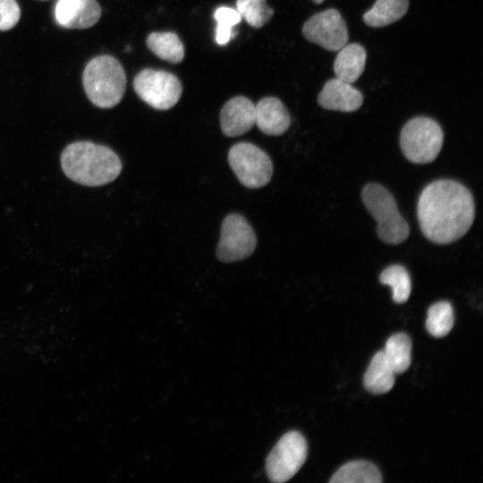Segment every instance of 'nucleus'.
I'll list each match as a JSON object with an SVG mask.
<instances>
[{
  "label": "nucleus",
  "mask_w": 483,
  "mask_h": 483,
  "mask_svg": "<svg viewBox=\"0 0 483 483\" xmlns=\"http://www.w3.org/2000/svg\"><path fill=\"white\" fill-rule=\"evenodd\" d=\"M367 52L358 44H346L338 50L334 62V72L336 78L352 84L362 74L365 67Z\"/></svg>",
  "instance_id": "obj_15"
},
{
  "label": "nucleus",
  "mask_w": 483,
  "mask_h": 483,
  "mask_svg": "<svg viewBox=\"0 0 483 483\" xmlns=\"http://www.w3.org/2000/svg\"><path fill=\"white\" fill-rule=\"evenodd\" d=\"M146 42L149 50L165 61L178 64L183 59V44L174 32H152Z\"/></svg>",
  "instance_id": "obj_19"
},
{
  "label": "nucleus",
  "mask_w": 483,
  "mask_h": 483,
  "mask_svg": "<svg viewBox=\"0 0 483 483\" xmlns=\"http://www.w3.org/2000/svg\"><path fill=\"white\" fill-rule=\"evenodd\" d=\"M42 1H44V0H42Z\"/></svg>",
  "instance_id": "obj_27"
},
{
  "label": "nucleus",
  "mask_w": 483,
  "mask_h": 483,
  "mask_svg": "<svg viewBox=\"0 0 483 483\" xmlns=\"http://www.w3.org/2000/svg\"><path fill=\"white\" fill-rule=\"evenodd\" d=\"M257 239L252 227L239 214L228 215L222 223L217 258L225 263L240 261L255 250Z\"/></svg>",
  "instance_id": "obj_9"
},
{
  "label": "nucleus",
  "mask_w": 483,
  "mask_h": 483,
  "mask_svg": "<svg viewBox=\"0 0 483 483\" xmlns=\"http://www.w3.org/2000/svg\"><path fill=\"white\" fill-rule=\"evenodd\" d=\"M454 323L453 309L447 301H438L428 310L426 328L435 337L446 335Z\"/></svg>",
  "instance_id": "obj_21"
},
{
  "label": "nucleus",
  "mask_w": 483,
  "mask_h": 483,
  "mask_svg": "<svg viewBox=\"0 0 483 483\" xmlns=\"http://www.w3.org/2000/svg\"><path fill=\"white\" fill-rule=\"evenodd\" d=\"M302 34L309 42L329 51H338L349 39L346 23L335 9L312 15L304 23Z\"/></svg>",
  "instance_id": "obj_10"
},
{
  "label": "nucleus",
  "mask_w": 483,
  "mask_h": 483,
  "mask_svg": "<svg viewBox=\"0 0 483 483\" xmlns=\"http://www.w3.org/2000/svg\"><path fill=\"white\" fill-rule=\"evenodd\" d=\"M421 232L429 241L448 244L470 228L475 215L470 191L458 182L438 180L421 192L417 206Z\"/></svg>",
  "instance_id": "obj_1"
},
{
  "label": "nucleus",
  "mask_w": 483,
  "mask_h": 483,
  "mask_svg": "<svg viewBox=\"0 0 483 483\" xmlns=\"http://www.w3.org/2000/svg\"><path fill=\"white\" fill-rule=\"evenodd\" d=\"M61 165L72 181L86 186H101L115 180L122 163L109 148L91 141H76L62 153Z\"/></svg>",
  "instance_id": "obj_2"
},
{
  "label": "nucleus",
  "mask_w": 483,
  "mask_h": 483,
  "mask_svg": "<svg viewBox=\"0 0 483 483\" xmlns=\"http://www.w3.org/2000/svg\"><path fill=\"white\" fill-rule=\"evenodd\" d=\"M229 165L242 184L250 189L267 185L273 174L269 156L256 145L239 142L228 152Z\"/></svg>",
  "instance_id": "obj_6"
},
{
  "label": "nucleus",
  "mask_w": 483,
  "mask_h": 483,
  "mask_svg": "<svg viewBox=\"0 0 483 483\" xmlns=\"http://www.w3.org/2000/svg\"><path fill=\"white\" fill-rule=\"evenodd\" d=\"M443 141L441 126L429 117H414L401 131L402 151L409 161L415 164L434 161L442 148Z\"/></svg>",
  "instance_id": "obj_5"
},
{
  "label": "nucleus",
  "mask_w": 483,
  "mask_h": 483,
  "mask_svg": "<svg viewBox=\"0 0 483 483\" xmlns=\"http://www.w3.org/2000/svg\"><path fill=\"white\" fill-rule=\"evenodd\" d=\"M236 10L242 19L254 28L264 26L274 14L266 0H237Z\"/></svg>",
  "instance_id": "obj_23"
},
{
  "label": "nucleus",
  "mask_w": 483,
  "mask_h": 483,
  "mask_svg": "<svg viewBox=\"0 0 483 483\" xmlns=\"http://www.w3.org/2000/svg\"><path fill=\"white\" fill-rule=\"evenodd\" d=\"M137 95L150 106L166 110L179 101L182 88L179 79L165 71L144 69L133 80Z\"/></svg>",
  "instance_id": "obj_8"
},
{
  "label": "nucleus",
  "mask_w": 483,
  "mask_h": 483,
  "mask_svg": "<svg viewBox=\"0 0 483 483\" xmlns=\"http://www.w3.org/2000/svg\"><path fill=\"white\" fill-rule=\"evenodd\" d=\"M409 8V0H377L363 14V21L372 28H381L397 21Z\"/></svg>",
  "instance_id": "obj_17"
},
{
  "label": "nucleus",
  "mask_w": 483,
  "mask_h": 483,
  "mask_svg": "<svg viewBox=\"0 0 483 483\" xmlns=\"http://www.w3.org/2000/svg\"><path fill=\"white\" fill-rule=\"evenodd\" d=\"M216 21V40L217 44L226 45L233 37V28L242 21L236 9L221 6L214 13Z\"/></svg>",
  "instance_id": "obj_24"
},
{
  "label": "nucleus",
  "mask_w": 483,
  "mask_h": 483,
  "mask_svg": "<svg viewBox=\"0 0 483 483\" xmlns=\"http://www.w3.org/2000/svg\"><path fill=\"white\" fill-rule=\"evenodd\" d=\"M318 102L325 109L350 113L361 106L363 96L351 83L335 78L324 84Z\"/></svg>",
  "instance_id": "obj_13"
},
{
  "label": "nucleus",
  "mask_w": 483,
  "mask_h": 483,
  "mask_svg": "<svg viewBox=\"0 0 483 483\" xmlns=\"http://www.w3.org/2000/svg\"><path fill=\"white\" fill-rule=\"evenodd\" d=\"M21 11L16 0H0V30L13 28L20 20Z\"/></svg>",
  "instance_id": "obj_25"
},
{
  "label": "nucleus",
  "mask_w": 483,
  "mask_h": 483,
  "mask_svg": "<svg viewBox=\"0 0 483 483\" xmlns=\"http://www.w3.org/2000/svg\"><path fill=\"white\" fill-rule=\"evenodd\" d=\"M82 82L92 104L101 108H111L123 97L126 77L119 61L110 55H99L86 65Z\"/></svg>",
  "instance_id": "obj_3"
},
{
  "label": "nucleus",
  "mask_w": 483,
  "mask_h": 483,
  "mask_svg": "<svg viewBox=\"0 0 483 483\" xmlns=\"http://www.w3.org/2000/svg\"><path fill=\"white\" fill-rule=\"evenodd\" d=\"M380 283L389 285L393 290V300L396 303L405 302L411 294V277L402 266L387 267L379 276Z\"/></svg>",
  "instance_id": "obj_22"
},
{
  "label": "nucleus",
  "mask_w": 483,
  "mask_h": 483,
  "mask_svg": "<svg viewBox=\"0 0 483 483\" xmlns=\"http://www.w3.org/2000/svg\"><path fill=\"white\" fill-rule=\"evenodd\" d=\"M220 125L227 137H237L255 125V105L245 97L228 100L220 112Z\"/></svg>",
  "instance_id": "obj_12"
},
{
  "label": "nucleus",
  "mask_w": 483,
  "mask_h": 483,
  "mask_svg": "<svg viewBox=\"0 0 483 483\" xmlns=\"http://www.w3.org/2000/svg\"><path fill=\"white\" fill-rule=\"evenodd\" d=\"M378 468L367 461H352L343 464L332 476L330 483H381Z\"/></svg>",
  "instance_id": "obj_18"
},
{
  "label": "nucleus",
  "mask_w": 483,
  "mask_h": 483,
  "mask_svg": "<svg viewBox=\"0 0 483 483\" xmlns=\"http://www.w3.org/2000/svg\"><path fill=\"white\" fill-rule=\"evenodd\" d=\"M395 375L383 351L378 352L373 356L364 375V386L371 394H386L393 388Z\"/></svg>",
  "instance_id": "obj_16"
},
{
  "label": "nucleus",
  "mask_w": 483,
  "mask_h": 483,
  "mask_svg": "<svg viewBox=\"0 0 483 483\" xmlns=\"http://www.w3.org/2000/svg\"><path fill=\"white\" fill-rule=\"evenodd\" d=\"M395 374L405 372L411 362V341L408 335L397 333L390 336L383 351Z\"/></svg>",
  "instance_id": "obj_20"
},
{
  "label": "nucleus",
  "mask_w": 483,
  "mask_h": 483,
  "mask_svg": "<svg viewBox=\"0 0 483 483\" xmlns=\"http://www.w3.org/2000/svg\"><path fill=\"white\" fill-rule=\"evenodd\" d=\"M361 198L377 221V233L383 242L399 244L408 238L409 225L400 214L394 198L385 187L369 183L363 188Z\"/></svg>",
  "instance_id": "obj_4"
},
{
  "label": "nucleus",
  "mask_w": 483,
  "mask_h": 483,
  "mask_svg": "<svg viewBox=\"0 0 483 483\" xmlns=\"http://www.w3.org/2000/svg\"><path fill=\"white\" fill-rule=\"evenodd\" d=\"M290 123V114L279 98L267 97L255 105V124L265 134L281 135Z\"/></svg>",
  "instance_id": "obj_14"
},
{
  "label": "nucleus",
  "mask_w": 483,
  "mask_h": 483,
  "mask_svg": "<svg viewBox=\"0 0 483 483\" xmlns=\"http://www.w3.org/2000/svg\"><path fill=\"white\" fill-rule=\"evenodd\" d=\"M315 4H321L323 3L325 0H312Z\"/></svg>",
  "instance_id": "obj_26"
},
{
  "label": "nucleus",
  "mask_w": 483,
  "mask_h": 483,
  "mask_svg": "<svg viewBox=\"0 0 483 483\" xmlns=\"http://www.w3.org/2000/svg\"><path fill=\"white\" fill-rule=\"evenodd\" d=\"M308 445L298 431L285 433L274 446L266 462V471L273 482L292 479L305 462Z\"/></svg>",
  "instance_id": "obj_7"
},
{
  "label": "nucleus",
  "mask_w": 483,
  "mask_h": 483,
  "mask_svg": "<svg viewBox=\"0 0 483 483\" xmlns=\"http://www.w3.org/2000/svg\"><path fill=\"white\" fill-rule=\"evenodd\" d=\"M101 8L96 0H58L55 7L56 22L67 29H87L97 22Z\"/></svg>",
  "instance_id": "obj_11"
}]
</instances>
